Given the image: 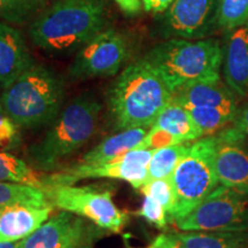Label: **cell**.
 I'll return each instance as SVG.
<instances>
[{
  "label": "cell",
  "instance_id": "1",
  "mask_svg": "<svg viewBox=\"0 0 248 248\" xmlns=\"http://www.w3.org/2000/svg\"><path fill=\"white\" fill-rule=\"evenodd\" d=\"M109 23L106 0H57L29 24V37L48 54L78 51Z\"/></svg>",
  "mask_w": 248,
  "mask_h": 248
},
{
  "label": "cell",
  "instance_id": "2",
  "mask_svg": "<svg viewBox=\"0 0 248 248\" xmlns=\"http://www.w3.org/2000/svg\"><path fill=\"white\" fill-rule=\"evenodd\" d=\"M171 99L172 92L142 58L126 66L114 80L108 106L117 130L151 128Z\"/></svg>",
  "mask_w": 248,
  "mask_h": 248
},
{
  "label": "cell",
  "instance_id": "3",
  "mask_svg": "<svg viewBox=\"0 0 248 248\" xmlns=\"http://www.w3.org/2000/svg\"><path fill=\"white\" fill-rule=\"evenodd\" d=\"M102 106L85 92L68 102L52 121L42 138L28 148V159L36 169L52 171L62 161L84 146L97 132Z\"/></svg>",
  "mask_w": 248,
  "mask_h": 248
},
{
  "label": "cell",
  "instance_id": "4",
  "mask_svg": "<svg viewBox=\"0 0 248 248\" xmlns=\"http://www.w3.org/2000/svg\"><path fill=\"white\" fill-rule=\"evenodd\" d=\"M224 53L216 39L170 38L155 45L144 59L172 94L183 86L218 80Z\"/></svg>",
  "mask_w": 248,
  "mask_h": 248
},
{
  "label": "cell",
  "instance_id": "5",
  "mask_svg": "<svg viewBox=\"0 0 248 248\" xmlns=\"http://www.w3.org/2000/svg\"><path fill=\"white\" fill-rule=\"evenodd\" d=\"M63 80L54 71L33 63L4 89L0 104L20 129H36L49 124L61 111Z\"/></svg>",
  "mask_w": 248,
  "mask_h": 248
},
{
  "label": "cell",
  "instance_id": "6",
  "mask_svg": "<svg viewBox=\"0 0 248 248\" xmlns=\"http://www.w3.org/2000/svg\"><path fill=\"white\" fill-rule=\"evenodd\" d=\"M171 182L176 202L169 222H175L197 208L219 185L215 135L192 142L176 167Z\"/></svg>",
  "mask_w": 248,
  "mask_h": 248
},
{
  "label": "cell",
  "instance_id": "7",
  "mask_svg": "<svg viewBox=\"0 0 248 248\" xmlns=\"http://www.w3.org/2000/svg\"><path fill=\"white\" fill-rule=\"evenodd\" d=\"M111 185H58L44 191L52 206L84 217L93 224L119 233L129 221V214L120 209L113 200Z\"/></svg>",
  "mask_w": 248,
  "mask_h": 248
},
{
  "label": "cell",
  "instance_id": "8",
  "mask_svg": "<svg viewBox=\"0 0 248 248\" xmlns=\"http://www.w3.org/2000/svg\"><path fill=\"white\" fill-rule=\"evenodd\" d=\"M173 223L181 231H248V191L219 184L197 208Z\"/></svg>",
  "mask_w": 248,
  "mask_h": 248
},
{
  "label": "cell",
  "instance_id": "9",
  "mask_svg": "<svg viewBox=\"0 0 248 248\" xmlns=\"http://www.w3.org/2000/svg\"><path fill=\"white\" fill-rule=\"evenodd\" d=\"M155 150L136 148L108 163L80 162L60 171L44 175V188L48 186L74 185L83 179L113 178L128 182L140 188L148 182V164Z\"/></svg>",
  "mask_w": 248,
  "mask_h": 248
},
{
  "label": "cell",
  "instance_id": "10",
  "mask_svg": "<svg viewBox=\"0 0 248 248\" xmlns=\"http://www.w3.org/2000/svg\"><path fill=\"white\" fill-rule=\"evenodd\" d=\"M129 57L130 44L125 35L115 29H106L77 51L68 75L74 80L114 76Z\"/></svg>",
  "mask_w": 248,
  "mask_h": 248
},
{
  "label": "cell",
  "instance_id": "11",
  "mask_svg": "<svg viewBox=\"0 0 248 248\" xmlns=\"http://www.w3.org/2000/svg\"><path fill=\"white\" fill-rule=\"evenodd\" d=\"M95 232L84 217L62 210L23 239L21 248H77L93 239Z\"/></svg>",
  "mask_w": 248,
  "mask_h": 248
},
{
  "label": "cell",
  "instance_id": "12",
  "mask_svg": "<svg viewBox=\"0 0 248 248\" xmlns=\"http://www.w3.org/2000/svg\"><path fill=\"white\" fill-rule=\"evenodd\" d=\"M219 184L248 191V138L231 124L215 133Z\"/></svg>",
  "mask_w": 248,
  "mask_h": 248
},
{
  "label": "cell",
  "instance_id": "13",
  "mask_svg": "<svg viewBox=\"0 0 248 248\" xmlns=\"http://www.w3.org/2000/svg\"><path fill=\"white\" fill-rule=\"evenodd\" d=\"M216 0H175L164 15V31L173 38L198 39L208 35Z\"/></svg>",
  "mask_w": 248,
  "mask_h": 248
},
{
  "label": "cell",
  "instance_id": "14",
  "mask_svg": "<svg viewBox=\"0 0 248 248\" xmlns=\"http://www.w3.org/2000/svg\"><path fill=\"white\" fill-rule=\"evenodd\" d=\"M33 63L22 32L0 21V88H8Z\"/></svg>",
  "mask_w": 248,
  "mask_h": 248
},
{
  "label": "cell",
  "instance_id": "15",
  "mask_svg": "<svg viewBox=\"0 0 248 248\" xmlns=\"http://www.w3.org/2000/svg\"><path fill=\"white\" fill-rule=\"evenodd\" d=\"M53 206L14 204L0 210V241L26 239L49 218Z\"/></svg>",
  "mask_w": 248,
  "mask_h": 248
},
{
  "label": "cell",
  "instance_id": "16",
  "mask_svg": "<svg viewBox=\"0 0 248 248\" xmlns=\"http://www.w3.org/2000/svg\"><path fill=\"white\" fill-rule=\"evenodd\" d=\"M225 84L237 97L248 95V28L232 31L224 58Z\"/></svg>",
  "mask_w": 248,
  "mask_h": 248
},
{
  "label": "cell",
  "instance_id": "17",
  "mask_svg": "<svg viewBox=\"0 0 248 248\" xmlns=\"http://www.w3.org/2000/svg\"><path fill=\"white\" fill-rule=\"evenodd\" d=\"M172 98L184 107H212L225 110H238L237 95L221 79L198 82L183 86Z\"/></svg>",
  "mask_w": 248,
  "mask_h": 248
},
{
  "label": "cell",
  "instance_id": "18",
  "mask_svg": "<svg viewBox=\"0 0 248 248\" xmlns=\"http://www.w3.org/2000/svg\"><path fill=\"white\" fill-rule=\"evenodd\" d=\"M148 131H150V128H130L121 130L120 132L105 138L97 146L85 153L82 162H113L130 151L136 150V148H142V144H144Z\"/></svg>",
  "mask_w": 248,
  "mask_h": 248
},
{
  "label": "cell",
  "instance_id": "19",
  "mask_svg": "<svg viewBox=\"0 0 248 248\" xmlns=\"http://www.w3.org/2000/svg\"><path fill=\"white\" fill-rule=\"evenodd\" d=\"M151 128L169 133L178 142L198 140L202 138V133L194 123L190 111L173 98L163 108Z\"/></svg>",
  "mask_w": 248,
  "mask_h": 248
},
{
  "label": "cell",
  "instance_id": "20",
  "mask_svg": "<svg viewBox=\"0 0 248 248\" xmlns=\"http://www.w3.org/2000/svg\"><path fill=\"white\" fill-rule=\"evenodd\" d=\"M172 235L183 248L248 247V231H182Z\"/></svg>",
  "mask_w": 248,
  "mask_h": 248
},
{
  "label": "cell",
  "instance_id": "21",
  "mask_svg": "<svg viewBox=\"0 0 248 248\" xmlns=\"http://www.w3.org/2000/svg\"><path fill=\"white\" fill-rule=\"evenodd\" d=\"M0 182L36 186L44 190V175L7 151L0 150Z\"/></svg>",
  "mask_w": 248,
  "mask_h": 248
},
{
  "label": "cell",
  "instance_id": "22",
  "mask_svg": "<svg viewBox=\"0 0 248 248\" xmlns=\"http://www.w3.org/2000/svg\"><path fill=\"white\" fill-rule=\"evenodd\" d=\"M20 203L38 207L52 206L43 188L16 183L0 182V210Z\"/></svg>",
  "mask_w": 248,
  "mask_h": 248
},
{
  "label": "cell",
  "instance_id": "23",
  "mask_svg": "<svg viewBox=\"0 0 248 248\" xmlns=\"http://www.w3.org/2000/svg\"><path fill=\"white\" fill-rule=\"evenodd\" d=\"M192 142L185 141L155 150L148 164V181L170 178Z\"/></svg>",
  "mask_w": 248,
  "mask_h": 248
},
{
  "label": "cell",
  "instance_id": "24",
  "mask_svg": "<svg viewBox=\"0 0 248 248\" xmlns=\"http://www.w3.org/2000/svg\"><path fill=\"white\" fill-rule=\"evenodd\" d=\"M46 7V0H0V21L11 26L31 23Z\"/></svg>",
  "mask_w": 248,
  "mask_h": 248
},
{
  "label": "cell",
  "instance_id": "25",
  "mask_svg": "<svg viewBox=\"0 0 248 248\" xmlns=\"http://www.w3.org/2000/svg\"><path fill=\"white\" fill-rule=\"evenodd\" d=\"M186 108V107H185ZM194 123L202 133V137L213 136L228 126L233 121L237 111L212 107H187Z\"/></svg>",
  "mask_w": 248,
  "mask_h": 248
},
{
  "label": "cell",
  "instance_id": "26",
  "mask_svg": "<svg viewBox=\"0 0 248 248\" xmlns=\"http://www.w3.org/2000/svg\"><path fill=\"white\" fill-rule=\"evenodd\" d=\"M216 18L223 29L244 27L248 22V0H217Z\"/></svg>",
  "mask_w": 248,
  "mask_h": 248
},
{
  "label": "cell",
  "instance_id": "27",
  "mask_svg": "<svg viewBox=\"0 0 248 248\" xmlns=\"http://www.w3.org/2000/svg\"><path fill=\"white\" fill-rule=\"evenodd\" d=\"M140 191L144 195H148V197H152L153 199L159 201L168 212V216H170L176 202L171 177L148 181L146 184L141 186Z\"/></svg>",
  "mask_w": 248,
  "mask_h": 248
},
{
  "label": "cell",
  "instance_id": "28",
  "mask_svg": "<svg viewBox=\"0 0 248 248\" xmlns=\"http://www.w3.org/2000/svg\"><path fill=\"white\" fill-rule=\"evenodd\" d=\"M137 215L145 218L150 224L156 226L157 229H164L169 222L168 212L159 201L153 199L152 197L145 195L140 208Z\"/></svg>",
  "mask_w": 248,
  "mask_h": 248
},
{
  "label": "cell",
  "instance_id": "29",
  "mask_svg": "<svg viewBox=\"0 0 248 248\" xmlns=\"http://www.w3.org/2000/svg\"><path fill=\"white\" fill-rule=\"evenodd\" d=\"M20 128L0 104V150L9 151L20 144Z\"/></svg>",
  "mask_w": 248,
  "mask_h": 248
},
{
  "label": "cell",
  "instance_id": "30",
  "mask_svg": "<svg viewBox=\"0 0 248 248\" xmlns=\"http://www.w3.org/2000/svg\"><path fill=\"white\" fill-rule=\"evenodd\" d=\"M230 124L237 131L248 138V101L238 107L237 114Z\"/></svg>",
  "mask_w": 248,
  "mask_h": 248
},
{
  "label": "cell",
  "instance_id": "31",
  "mask_svg": "<svg viewBox=\"0 0 248 248\" xmlns=\"http://www.w3.org/2000/svg\"><path fill=\"white\" fill-rule=\"evenodd\" d=\"M114 1L126 15H136L141 11L140 0H114Z\"/></svg>",
  "mask_w": 248,
  "mask_h": 248
},
{
  "label": "cell",
  "instance_id": "32",
  "mask_svg": "<svg viewBox=\"0 0 248 248\" xmlns=\"http://www.w3.org/2000/svg\"><path fill=\"white\" fill-rule=\"evenodd\" d=\"M153 245L156 248H183L177 239L171 234H160L156 239L154 240Z\"/></svg>",
  "mask_w": 248,
  "mask_h": 248
},
{
  "label": "cell",
  "instance_id": "33",
  "mask_svg": "<svg viewBox=\"0 0 248 248\" xmlns=\"http://www.w3.org/2000/svg\"><path fill=\"white\" fill-rule=\"evenodd\" d=\"M173 1H175V0H153L152 11H153L154 13H161V12L166 11Z\"/></svg>",
  "mask_w": 248,
  "mask_h": 248
},
{
  "label": "cell",
  "instance_id": "34",
  "mask_svg": "<svg viewBox=\"0 0 248 248\" xmlns=\"http://www.w3.org/2000/svg\"><path fill=\"white\" fill-rule=\"evenodd\" d=\"M22 240L18 241H0V248H21Z\"/></svg>",
  "mask_w": 248,
  "mask_h": 248
},
{
  "label": "cell",
  "instance_id": "35",
  "mask_svg": "<svg viewBox=\"0 0 248 248\" xmlns=\"http://www.w3.org/2000/svg\"><path fill=\"white\" fill-rule=\"evenodd\" d=\"M142 5H144V9L146 12L152 11V4H153V0H141Z\"/></svg>",
  "mask_w": 248,
  "mask_h": 248
},
{
  "label": "cell",
  "instance_id": "36",
  "mask_svg": "<svg viewBox=\"0 0 248 248\" xmlns=\"http://www.w3.org/2000/svg\"><path fill=\"white\" fill-rule=\"evenodd\" d=\"M92 241H93V239L85 241L84 244H82L79 247H77V248H92Z\"/></svg>",
  "mask_w": 248,
  "mask_h": 248
},
{
  "label": "cell",
  "instance_id": "37",
  "mask_svg": "<svg viewBox=\"0 0 248 248\" xmlns=\"http://www.w3.org/2000/svg\"><path fill=\"white\" fill-rule=\"evenodd\" d=\"M147 248H156V247H155V246H154V245H152V246H150V247H147Z\"/></svg>",
  "mask_w": 248,
  "mask_h": 248
},
{
  "label": "cell",
  "instance_id": "38",
  "mask_svg": "<svg viewBox=\"0 0 248 248\" xmlns=\"http://www.w3.org/2000/svg\"><path fill=\"white\" fill-rule=\"evenodd\" d=\"M247 248H248V247H247Z\"/></svg>",
  "mask_w": 248,
  "mask_h": 248
}]
</instances>
